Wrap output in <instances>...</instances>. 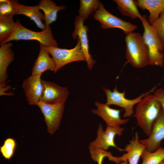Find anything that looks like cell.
Listing matches in <instances>:
<instances>
[{
	"label": "cell",
	"mask_w": 164,
	"mask_h": 164,
	"mask_svg": "<svg viewBox=\"0 0 164 164\" xmlns=\"http://www.w3.org/2000/svg\"><path fill=\"white\" fill-rule=\"evenodd\" d=\"M90 152L91 158L97 164H102L103 160L105 157H107L110 160L113 157L111 152L101 149L90 151Z\"/></svg>",
	"instance_id": "cell-28"
},
{
	"label": "cell",
	"mask_w": 164,
	"mask_h": 164,
	"mask_svg": "<svg viewBox=\"0 0 164 164\" xmlns=\"http://www.w3.org/2000/svg\"><path fill=\"white\" fill-rule=\"evenodd\" d=\"M13 44L9 42L0 45V88L6 86V81L8 75L7 69L14 60V53L12 49Z\"/></svg>",
	"instance_id": "cell-15"
},
{
	"label": "cell",
	"mask_w": 164,
	"mask_h": 164,
	"mask_svg": "<svg viewBox=\"0 0 164 164\" xmlns=\"http://www.w3.org/2000/svg\"><path fill=\"white\" fill-rule=\"evenodd\" d=\"M160 164H164V160Z\"/></svg>",
	"instance_id": "cell-31"
},
{
	"label": "cell",
	"mask_w": 164,
	"mask_h": 164,
	"mask_svg": "<svg viewBox=\"0 0 164 164\" xmlns=\"http://www.w3.org/2000/svg\"><path fill=\"white\" fill-rule=\"evenodd\" d=\"M16 29L12 35L5 43L12 40H34L38 41L45 46L58 47L57 41L54 39L50 26L41 32L29 30L22 26L18 19Z\"/></svg>",
	"instance_id": "cell-4"
},
{
	"label": "cell",
	"mask_w": 164,
	"mask_h": 164,
	"mask_svg": "<svg viewBox=\"0 0 164 164\" xmlns=\"http://www.w3.org/2000/svg\"><path fill=\"white\" fill-rule=\"evenodd\" d=\"M95 104L96 109H92V112L101 117L105 122L107 126L114 127L126 123L129 119H122L120 116V112L123 110L111 108L106 103L103 104L96 101Z\"/></svg>",
	"instance_id": "cell-14"
},
{
	"label": "cell",
	"mask_w": 164,
	"mask_h": 164,
	"mask_svg": "<svg viewBox=\"0 0 164 164\" xmlns=\"http://www.w3.org/2000/svg\"><path fill=\"white\" fill-rule=\"evenodd\" d=\"M156 88V86H155L149 91L143 93L136 98L131 100L125 97V91L122 92H119L116 85L113 91L104 87L103 89L107 97L106 103L108 105H115L124 108L125 111L123 116L127 118L131 116L134 113V106L139 103L146 95L154 92Z\"/></svg>",
	"instance_id": "cell-7"
},
{
	"label": "cell",
	"mask_w": 164,
	"mask_h": 164,
	"mask_svg": "<svg viewBox=\"0 0 164 164\" xmlns=\"http://www.w3.org/2000/svg\"><path fill=\"white\" fill-rule=\"evenodd\" d=\"M17 27V23L13 19V16H0V43H5L12 35Z\"/></svg>",
	"instance_id": "cell-22"
},
{
	"label": "cell",
	"mask_w": 164,
	"mask_h": 164,
	"mask_svg": "<svg viewBox=\"0 0 164 164\" xmlns=\"http://www.w3.org/2000/svg\"><path fill=\"white\" fill-rule=\"evenodd\" d=\"M101 3L98 0H80L78 15L84 21L97 10Z\"/></svg>",
	"instance_id": "cell-23"
},
{
	"label": "cell",
	"mask_w": 164,
	"mask_h": 164,
	"mask_svg": "<svg viewBox=\"0 0 164 164\" xmlns=\"http://www.w3.org/2000/svg\"><path fill=\"white\" fill-rule=\"evenodd\" d=\"M124 130V128L121 127L120 125L107 126L104 130L102 124L100 123L97 130L96 138L89 144V151L98 149L107 151L110 147H114L120 151H122V149L118 148L116 145L114 139L116 135H121Z\"/></svg>",
	"instance_id": "cell-8"
},
{
	"label": "cell",
	"mask_w": 164,
	"mask_h": 164,
	"mask_svg": "<svg viewBox=\"0 0 164 164\" xmlns=\"http://www.w3.org/2000/svg\"><path fill=\"white\" fill-rule=\"evenodd\" d=\"M164 139V111L161 107L159 115L154 121L150 135L146 139L139 140L150 152L160 147L161 141Z\"/></svg>",
	"instance_id": "cell-10"
},
{
	"label": "cell",
	"mask_w": 164,
	"mask_h": 164,
	"mask_svg": "<svg viewBox=\"0 0 164 164\" xmlns=\"http://www.w3.org/2000/svg\"><path fill=\"white\" fill-rule=\"evenodd\" d=\"M41 75L32 74L23 81L22 87L30 105H37L41 101L43 90Z\"/></svg>",
	"instance_id": "cell-11"
},
{
	"label": "cell",
	"mask_w": 164,
	"mask_h": 164,
	"mask_svg": "<svg viewBox=\"0 0 164 164\" xmlns=\"http://www.w3.org/2000/svg\"><path fill=\"white\" fill-rule=\"evenodd\" d=\"M84 21L78 15L76 16L74 22V29L72 33V38L74 39L78 38L81 46L86 59L88 69L91 70L96 63L90 53L87 25H84Z\"/></svg>",
	"instance_id": "cell-13"
},
{
	"label": "cell",
	"mask_w": 164,
	"mask_h": 164,
	"mask_svg": "<svg viewBox=\"0 0 164 164\" xmlns=\"http://www.w3.org/2000/svg\"><path fill=\"white\" fill-rule=\"evenodd\" d=\"M161 108L159 102L153 94H150L145 96L137 104L133 116L136 118L138 125L148 137Z\"/></svg>",
	"instance_id": "cell-1"
},
{
	"label": "cell",
	"mask_w": 164,
	"mask_h": 164,
	"mask_svg": "<svg viewBox=\"0 0 164 164\" xmlns=\"http://www.w3.org/2000/svg\"><path fill=\"white\" fill-rule=\"evenodd\" d=\"M120 164H128V162L127 160L125 161L122 162Z\"/></svg>",
	"instance_id": "cell-30"
},
{
	"label": "cell",
	"mask_w": 164,
	"mask_h": 164,
	"mask_svg": "<svg viewBox=\"0 0 164 164\" xmlns=\"http://www.w3.org/2000/svg\"><path fill=\"white\" fill-rule=\"evenodd\" d=\"M16 146L15 139L11 137L6 138L0 147V152L2 157L6 160H10L14 155Z\"/></svg>",
	"instance_id": "cell-25"
},
{
	"label": "cell",
	"mask_w": 164,
	"mask_h": 164,
	"mask_svg": "<svg viewBox=\"0 0 164 164\" xmlns=\"http://www.w3.org/2000/svg\"><path fill=\"white\" fill-rule=\"evenodd\" d=\"M129 143L127 144L125 149L122 151L126 153L121 156L118 157L119 161L122 162L127 160L128 164H138L141 154L146 148L143 144L140 142L139 140L138 134L136 132L135 137L129 141Z\"/></svg>",
	"instance_id": "cell-16"
},
{
	"label": "cell",
	"mask_w": 164,
	"mask_h": 164,
	"mask_svg": "<svg viewBox=\"0 0 164 164\" xmlns=\"http://www.w3.org/2000/svg\"><path fill=\"white\" fill-rule=\"evenodd\" d=\"M141 157L142 164H160L164 160V148L160 147L153 152L149 151L145 148Z\"/></svg>",
	"instance_id": "cell-24"
},
{
	"label": "cell",
	"mask_w": 164,
	"mask_h": 164,
	"mask_svg": "<svg viewBox=\"0 0 164 164\" xmlns=\"http://www.w3.org/2000/svg\"><path fill=\"white\" fill-rule=\"evenodd\" d=\"M153 95L159 102L162 109L164 111V90L162 88H159L154 91Z\"/></svg>",
	"instance_id": "cell-29"
},
{
	"label": "cell",
	"mask_w": 164,
	"mask_h": 164,
	"mask_svg": "<svg viewBox=\"0 0 164 164\" xmlns=\"http://www.w3.org/2000/svg\"><path fill=\"white\" fill-rule=\"evenodd\" d=\"M42 82L43 90L41 101L49 104L65 102L69 94L67 87L42 79Z\"/></svg>",
	"instance_id": "cell-12"
},
{
	"label": "cell",
	"mask_w": 164,
	"mask_h": 164,
	"mask_svg": "<svg viewBox=\"0 0 164 164\" xmlns=\"http://www.w3.org/2000/svg\"><path fill=\"white\" fill-rule=\"evenodd\" d=\"M65 102L49 104L40 101L37 105L43 115L47 131L51 135L53 134L59 128Z\"/></svg>",
	"instance_id": "cell-9"
},
{
	"label": "cell",
	"mask_w": 164,
	"mask_h": 164,
	"mask_svg": "<svg viewBox=\"0 0 164 164\" xmlns=\"http://www.w3.org/2000/svg\"><path fill=\"white\" fill-rule=\"evenodd\" d=\"M38 5L39 9L42 10L44 12V24L46 28L56 20L59 11L66 9L65 6H57L51 0H41Z\"/></svg>",
	"instance_id": "cell-20"
},
{
	"label": "cell",
	"mask_w": 164,
	"mask_h": 164,
	"mask_svg": "<svg viewBox=\"0 0 164 164\" xmlns=\"http://www.w3.org/2000/svg\"><path fill=\"white\" fill-rule=\"evenodd\" d=\"M49 54L44 46L40 43L39 53L32 69V74H42L47 70L54 71V63Z\"/></svg>",
	"instance_id": "cell-18"
},
{
	"label": "cell",
	"mask_w": 164,
	"mask_h": 164,
	"mask_svg": "<svg viewBox=\"0 0 164 164\" xmlns=\"http://www.w3.org/2000/svg\"><path fill=\"white\" fill-rule=\"evenodd\" d=\"M118 10L124 16L131 17L132 19L137 18L140 20L142 18L138 9L136 0H114Z\"/></svg>",
	"instance_id": "cell-21"
},
{
	"label": "cell",
	"mask_w": 164,
	"mask_h": 164,
	"mask_svg": "<svg viewBox=\"0 0 164 164\" xmlns=\"http://www.w3.org/2000/svg\"><path fill=\"white\" fill-rule=\"evenodd\" d=\"M15 15H22L29 17L33 21L39 28L45 30L46 28L42 20H44V15L41 12L38 5L34 6H27L20 4L19 1L15 0Z\"/></svg>",
	"instance_id": "cell-17"
},
{
	"label": "cell",
	"mask_w": 164,
	"mask_h": 164,
	"mask_svg": "<svg viewBox=\"0 0 164 164\" xmlns=\"http://www.w3.org/2000/svg\"><path fill=\"white\" fill-rule=\"evenodd\" d=\"M140 20L144 29L142 36L149 51V65L162 67L164 63V47L162 42L148 22L146 15H142Z\"/></svg>",
	"instance_id": "cell-3"
},
{
	"label": "cell",
	"mask_w": 164,
	"mask_h": 164,
	"mask_svg": "<svg viewBox=\"0 0 164 164\" xmlns=\"http://www.w3.org/2000/svg\"><path fill=\"white\" fill-rule=\"evenodd\" d=\"M77 44L73 48L67 49L58 47H47L44 48L52 56L54 65V72L56 73L66 65L76 61H86L85 56L82 49L78 38Z\"/></svg>",
	"instance_id": "cell-5"
},
{
	"label": "cell",
	"mask_w": 164,
	"mask_h": 164,
	"mask_svg": "<svg viewBox=\"0 0 164 164\" xmlns=\"http://www.w3.org/2000/svg\"><path fill=\"white\" fill-rule=\"evenodd\" d=\"M125 57L133 67L140 68L149 65V51L142 35L133 32L126 35Z\"/></svg>",
	"instance_id": "cell-2"
},
{
	"label": "cell",
	"mask_w": 164,
	"mask_h": 164,
	"mask_svg": "<svg viewBox=\"0 0 164 164\" xmlns=\"http://www.w3.org/2000/svg\"><path fill=\"white\" fill-rule=\"evenodd\" d=\"M136 5L143 10H149V15L147 20L152 25L164 11V0H137Z\"/></svg>",
	"instance_id": "cell-19"
},
{
	"label": "cell",
	"mask_w": 164,
	"mask_h": 164,
	"mask_svg": "<svg viewBox=\"0 0 164 164\" xmlns=\"http://www.w3.org/2000/svg\"><path fill=\"white\" fill-rule=\"evenodd\" d=\"M93 17L100 23L101 28L119 29L122 30L126 35L133 32L138 27L136 25L123 20L109 12L101 2Z\"/></svg>",
	"instance_id": "cell-6"
},
{
	"label": "cell",
	"mask_w": 164,
	"mask_h": 164,
	"mask_svg": "<svg viewBox=\"0 0 164 164\" xmlns=\"http://www.w3.org/2000/svg\"><path fill=\"white\" fill-rule=\"evenodd\" d=\"M15 0H0V16H13L15 15Z\"/></svg>",
	"instance_id": "cell-26"
},
{
	"label": "cell",
	"mask_w": 164,
	"mask_h": 164,
	"mask_svg": "<svg viewBox=\"0 0 164 164\" xmlns=\"http://www.w3.org/2000/svg\"><path fill=\"white\" fill-rule=\"evenodd\" d=\"M151 26L161 41L164 47V11Z\"/></svg>",
	"instance_id": "cell-27"
}]
</instances>
